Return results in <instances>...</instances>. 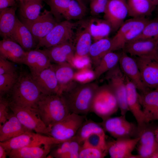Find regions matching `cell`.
<instances>
[{
    "mask_svg": "<svg viewBox=\"0 0 158 158\" xmlns=\"http://www.w3.org/2000/svg\"><path fill=\"white\" fill-rule=\"evenodd\" d=\"M71 0H48L50 11L57 20L65 13Z\"/></svg>",
    "mask_w": 158,
    "mask_h": 158,
    "instance_id": "41",
    "label": "cell"
},
{
    "mask_svg": "<svg viewBox=\"0 0 158 158\" xmlns=\"http://www.w3.org/2000/svg\"><path fill=\"white\" fill-rule=\"evenodd\" d=\"M61 141L51 136L44 135L32 131L26 132L7 141L0 142L8 155L11 150L43 143Z\"/></svg>",
    "mask_w": 158,
    "mask_h": 158,
    "instance_id": "11",
    "label": "cell"
},
{
    "mask_svg": "<svg viewBox=\"0 0 158 158\" xmlns=\"http://www.w3.org/2000/svg\"><path fill=\"white\" fill-rule=\"evenodd\" d=\"M95 79L94 71L89 68L78 70L75 72L74 77L75 82L81 84L91 83Z\"/></svg>",
    "mask_w": 158,
    "mask_h": 158,
    "instance_id": "43",
    "label": "cell"
},
{
    "mask_svg": "<svg viewBox=\"0 0 158 158\" xmlns=\"http://www.w3.org/2000/svg\"><path fill=\"white\" fill-rule=\"evenodd\" d=\"M9 100L0 96V125L4 124L8 118L10 114Z\"/></svg>",
    "mask_w": 158,
    "mask_h": 158,
    "instance_id": "46",
    "label": "cell"
},
{
    "mask_svg": "<svg viewBox=\"0 0 158 158\" xmlns=\"http://www.w3.org/2000/svg\"><path fill=\"white\" fill-rule=\"evenodd\" d=\"M91 63L88 55L80 56L75 54L69 62L75 68H76L78 70L90 68Z\"/></svg>",
    "mask_w": 158,
    "mask_h": 158,
    "instance_id": "45",
    "label": "cell"
},
{
    "mask_svg": "<svg viewBox=\"0 0 158 158\" xmlns=\"http://www.w3.org/2000/svg\"><path fill=\"white\" fill-rule=\"evenodd\" d=\"M140 138L116 139L107 142L108 152L111 158H131L132 152L137 145Z\"/></svg>",
    "mask_w": 158,
    "mask_h": 158,
    "instance_id": "19",
    "label": "cell"
},
{
    "mask_svg": "<svg viewBox=\"0 0 158 158\" xmlns=\"http://www.w3.org/2000/svg\"><path fill=\"white\" fill-rule=\"evenodd\" d=\"M143 84L148 90L158 87V60L145 57H134Z\"/></svg>",
    "mask_w": 158,
    "mask_h": 158,
    "instance_id": "16",
    "label": "cell"
},
{
    "mask_svg": "<svg viewBox=\"0 0 158 158\" xmlns=\"http://www.w3.org/2000/svg\"><path fill=\"white\" fill-rule=\"evenodd\" d=\"M149 20L146 18H132L125 20L111 39L112 51L123 49L126 44L135 40Z\"/></svg>",
    "mask_w": 158,
    "mask_h": 158,
    "instance_id": "5",
    "label": "cell"
},
{
    "mask_svg": "<svg viewBox=\"0 0 158 158\" xmlns=\"http://www.w3.org/2000/svg\"><path fill=\"white\" fill-rule=\"evenodd\" d=\"M10 39L27 51L36 48L37 43L28 28L18 18Z\"/></svg>",
    "mask_w": 158,
    "mask_h": 158,
    "instance_id": "27",
    "label": "cell"
},
{
    "mask_svg": "<svg viewBox=\"0 0 158 158\" xmlns=\"http://www.w3.org/2000/svg\"><path fill=\"white\" fill-rule=\"evenodd\" d=\"M46 52L40 49H32L26 51L23 64L28 66L31 74L39 73L49 67L52 64Z\"/></svg>",
    "mask_w": 158,
    "mask_h": 158,
    "instance_id": "23",
    "label": "cell"
},
{
    "mask_svg": "<svg viewBox=\"0 0 158 158\" xmlns=\"http://www.w3.org/2000/svg\"><path fill=\"white\" fill-rule=\"evenodd\" d=\"M9 102L16 105L35 108L43 94L31 74L22 72L16 83L9 92Z\"/></svg>",
    "mask_w": 158,
    "mask_h": 158,
    "instance_id": "1",
    "label": "cell"
},
{
    "mask_svg": "<svg viewBox=\"0 0 158 158\" xmlns=\"http://www.w3.org/2000/svg\"><path fill=\"white\" fill-rule=\"evenodd\" d=\"M37 0L39 1V2L42 3V0Z\"/></svg>",
    "mask_w": 158,
    "mask_h": 158,
    "instance_id": "57",
    "label": "cell"
},
{
    "mask_svg": "<svg viewBox=\"0 0 158 158\" xmlns=\"http://www.w3.org/2000/svg\"><path fill=\"white\" fill-rule=\"evenodd\" d=\"M31 75L43 94L59 95V86L52 64L39 73Z\"/></svg>",
    "mask_w": 158,
    "mask_h": 158,
    "instance_id": "18",
    "label": "cell"
},
{
    "mask_svg": "<svg viewBox=\"0 0 158 158\" xmlns=\"http://www.w3.org/2000/svg\"><path fill=\"white\" fill-rule=\"evenodd\" d=\"M20 3V12L23 21L34 20L41 13L42 3L37 0H27Z\"/></svg>",
    "mask_w": 158,
    "mask_h": 158,
    "instance_id": "35",
    "label": "cell"
},
{
    "mask_svg": "<svg viewBox=\"0 0 158 158\" xmlns=\"http://www.w3.org/2000/svg\"><path fill=\"white\" fill-rule=\"evenodd\" d=\"M105 78L115 94L121 115H126L129 111L127 103L126 79L118 64L106 73Z\"/></svg>",
    "mask_w": 158,
    "mask_h": 158,
    "instance_id": "9",
    "label": "cell"
},
{
    "mask_svg": "<svg viewBox=\"0 0 158 158\" xmlns=\"http://www.w3.org/2000/svg\"><path fill=\"white\" fill-rule=\"evenodd\" d=\"M71 139L59 143L53 147L47 158H67Z\"/></svg>",
    "mask_w": 158,
    "mask_h": 158,
    "instance_id": "42",
    "label": "cell"
},
{
    "mask_svg": "<svg viewBox=\"0 0 158 158\" xmlns=\"http://www.w3.org/2000/svg\"><path fill=\"white\" fill-rule=\"evenodd\" d=\"M155 10H156V13H157V18H158V5L156 6Z\"/></svg>",
    "mask_w": 158,
    "mask_h": 158,
    "instance_id": "54",
    "label": "cell"
},
{
    "mask_svg": "<svg viewBox=\"0 0 158 158\" xmlns=\"http://www.w3.org/2000/svg\"><path fill=\"white\" fill-rule=\"evenodd\" d=\"M158 38V18H157L154 19L149 20L141 33L133 40L151 39H157Z\"/></svg>",
    "mask_w": 158,
    "mask_h": 158,
    "instance_id": "38",
    "label": "cell"
},
{
    "mask_svg": "<svg viewBox=\"0 0 158 158\" xmlns=\"http://www.w3.org/2000/svg\"><path fill=\"white\" fill-rule=\"evenodd\" d=\"M13 63L0 56V75L16 72V68Z\"/></svg>",
    "mask_w": 158,
    "mask_h": 158,
    "instance_id": "48",
    "label": "cell"
},
{
    "mask_svg": "<svg viewBox=\"0 0 158 158\" xmlns=\"http://www.w3.org/2000/svg\"><path fill=\"white\" fill-rule=\"evenodd\" d=\"M52 65L58 83L59 95H62L76 82L74 80L75 68L68 62Z\"/></svg>",
    "mask_w": 158,
    "mask_h": 158,
    "instance_id": "24",
    "label": "cell"
},
{
    "mask_svg": "<svg viewBox=\"0 0 158 158\" xmlns=\"http://www.w3.org/2000/svg\"><path fill=\"white\" fill-rule=\"evenodd\" d=\"M108 153L107 152L99 149L81 146L79 158H103Z\"/></svg>",
    "mask_w": 158,
    "mask_h": 158,
    "instance_id": "44",
    "label": "cell"
},
{
    "mask_svg": "<svg viewBox=\"0 0 158 158\" xmlns=\"http://www.w3.org/2000/svg\"><path fill=\"white\" fill-rule=\"evenodd\" d=\"M19 75L16 72L0 75L1 96L10 91L17 82Z\"/></svg>",
    "mask_w": 158,
    "mask_h": 158,
    "instance_id": "40",
    "label": "cell"
},
{
    "mask_svg": "<svg viewBox=\"0 0 158 158\" xmlns=\"http://www.w3.org/2000/svg\"><path fill=\"white\" fill-rule=\"evenodd\" d=\"M156 6L158 5V0H150Z\"/></svg>",
    "mask_w": 158,
    "mask_h": 158,
    "instance_id": "53",
    "label": "cell"
},
{
    "mask_svg": "<svg viewBox=\"0 0 158 158\" xmlns=\"http://www.w3.org/2000/svg\"><path fill=\"white\" fill-rule=\"evenodd\" d=\"M108 0H91L90 7L91 13L97 15L104 13Z\"/></svg>",
    "mask_w": 158,
    "mask_h": 158,
    "instance_id": "47",
    "label": "cell"
},
{
    "mask_svg": "<svg viewBox=\"0 0 158 158\" xmlns=\"http://www.w3.org/2000/svg\"><path fill=\"white\" fill-rule=\"evenodd\" d=\"M8 154L4 147L0 145V158H6Z\"/></svg>",
    "mask_w": 158,
    "mask_h": 158,
    "instance_id": "51",
    "label": "cell"
},
{
    "mask_svg": "<svg viewBox=\"0 0 158 158\" xmlns=\"http://www.w3.org/2000/svg\"><path fill=\"white\" fill-rule=\"evenodd\" d=\"M16 0H0V10L16 6Z\"/></svg>",
    "mask_w": 158,
    "mask_h": 158,
    "instance_id": "50",
    "label": "cell"
},
{
    "mask_svg": "<svg viewBox=\"0 0 158 158\" xmlns=\"http://www.w3.org/2000/svg\"><path fill=\"white\" fill-rule=\"evenodd\" d=\"M85 118V115L71 113L50 128L49 136L61 141L71 139L75 136Z\"/></svg>",
    "mask_w": 158,
    "mask_h": 158,
    "instance_id": "8",
    "label": "cell"
},
{
    "mask_svg": "<svg viewBox=\"0 0 158 158\" xmlns=\"http://www.w3.org/2000/svg\"><path fill=\"white\" fill-rule=\"evenodd\" d=\"M78 25L67 20L58 23L44 37L39 41L36 48H45L53 47L74 38V30Z\"/></svg>",
    "mask_w": 158,
    "mask_h": 158,
    "instance_id": "6",
    "label": "cell"
},
{
    "mask_svg": "<svg viewBox=\"0 0 158 158\" xmlns=\"http://www.w3.org/2000/svg\"><path fill=\"white\" fill-rule=\"evenodd\" d=\"M100 123L90 119L85 120L82 123L73 138L81 145L90 135L95 133H105Z\"/></svg>",
    "mask_w": 158,
    "mask_h": 158,
    "instance_id": "33",
    "label": "cell"
},
{
    "mask_svg": "<svg viewBox=\"0 0 158 158\" xmlns=\"http://www.w3.org/2000/svg\"><path fill=\"white\" fill-rule=\"evenodd\" d=\"M99 86L94 83L76 82L62 95L71 113L85 115L91 112L93 100Z\"/></svg>",
    "mask_w": 158,
    "mask_h": 158,
    "instance_id": "2",
    "label": "cell"
},
{
    "mask_svg": "<svg viewBox=\"0 0 158 158\" xmlns=\"http://www.w3.org/2000/svg\"><path fill=\"white\" fill-rule=\"evenodd\" d=\"M139 99L147 122L158 120V87L139 94Z\"/></svg>",
    "mask_w": 158,
    "mask_h": 158,
    "instance_id": "22",
    "label": "cell"
},
{
    "mask_svg": "<svg viewBox=\"0 0 158 158\" xmlns=\"http://www.w3.org/2000/svg\"><path fill=\"white\" fill-rule=\"evenodd\" d=\"M57 21L50 11L45 9L35 20L22 22L29 29L38 44L58 23Z\"/></svg>",
    "mask_w": 158,
    "mask_h": 158,
    "instance_id": "13",
    "label": "cell"
},
{
    "mask_svg": "<svg viewBox=\"0 0 158 158\" xmlns=\"http://www.w3.org/2000/svg\"><path fill=\"white\" fill-rule=\"evenodd\" d=\"M128 16L133 18H146L155 10L156 6L150 0H127Z\"/></svg>",
    "mask_w": 158,
    "mask_h": 158,
    "instance_id": "31",
    "label": "cell"
},
{
    "mask_svg": "<svg viewBox=\"0 0 158 158\" xmlns=\"http://www.w3.org/2000/svg\"><path fill=\"white\" fill-rule=\"evenodd\" d=\"M123 50L131 56L158 60L157 39L133 40L126 44Z\"/></svg>",
    "mask_w": 158,
    "mask_h": 158,
    "instance_id": "12",
    "label": "cell"
},
{
    "mask_svg": "<svg viewBox=\"0 0 158 158\" xmlns=\"http://www.w3.org/2000/svg\"><path fill=\"white\" fill-rule=\"evenodd\" d=\"M118 65L125 76L135 85L138 90L141 93L149 90L143 84L138 66L134 58L123 51L120 54Z\"/></svg>",
    "mask_w": 158,
    "mask_h": 158,
    "instance_id": "17",
    "label": "cell"
},
{
    "mask_svg": "<svg viewBox=\"0 0 158 158\" xmlns=\"http://www.w3.org/2000/svg\"><path fill=\"white\" fill-rule=\"evenodd\" d=\"M126 79L127 105L129 111L131 112L136 120L138 128H140L148 123L140 102L138 90L130 80L126 77Z\"/></svg>",
    "mask_w": 158,
    "mask_h": 158,
    "instance_id": "21",
    "label": "cell"
},
{
    "mask_svg": "<svg viewBox=\"0 0 158 158\" xmlns=\"http://www.w3.org/2000/svg\"><path fill=\"white\" fill-rule=\"evenodd\" d=\"M26 51L17 42L10 38L0 41V56L13 63H23Z\"/></svg>",
    "mask_w": 158,
    "mask_h": 158,
    "instance_id": "26",
    "label": "cell"
},
{
    "mask_svg": "<svg viewBox=\"0 0 158 158\" xmlns=\"http://www.w3.org/2000/svg\"><path fill=\"white\" fill-rule=\"evenodd\" d=\"M9 106L11 111L26 128L49 136L50 128L45 125L35 108L17 106L10 102Z\"/></svg>",
    "mask_w": 158,
    "mask_h": 158,
    "instance_id": "7",
    "label": "cell"
},
{
    "mask_svg": "<svg viewBox=\"0 0 158 158\" xmlns=\"http://www.w3.org/2000/svg\"><path fill=\"white\" fill-rule=\"evenodd\" d=\"M104 19L110 25L112 30H117L128 16L127 0H108Z\"/></svg>",
    "mask_w": 158,
    "mask_h": 158,
    "instance_id": "15",
    "label": "cell"
},
{
    "mask_svg": "<svg viewBox=\"0 0 158 158\" xmlns=\"http://www.w3.org/2000/svg\"><path fill=\"white\" fill-rule=\"evenodd\" d=\"M51 62L55 64L69 63L75 54V47L72 41H68L59 45L45 48Z\"/></svg>",
    "mask_w": 158,
    "mask_h": 158,
    "instance_id": "25",
    "label": "cell"
},
{
    "mask_svg": "<svg viewBox=\"0 0 158 158\" xmlns=\"http://www.w3.org/2000/svg\"><path fill=\"white\" fill-rule=\"evenodd\" d=\"M118 109L116 96L109 86L107 84L99 86L93 100L91 112L103 120L110 117Z\"/></svg>",
    "mask_w": 158,
    "mask_h": 158,
    "instance_id": "4",
    "label": "cell"
},
{
    "mask_svg": "<svg viewBox=\"0 0 158 158\" xmlns=\"http://www.w3.org/2000/svg\"><path fill=\"white\" fill-rule=\"evenodd\" d=\"M35 108L45 125L50 128L71 113L62 95L43 94Z\"/></svg>",
    "mask_w": 158,
    "mask_h": 158,
    "instance_id": "3",
    "label": "cell"
},
{
    "mask_svg": "<svg viewBox=\"0 0 158 158\" xmlns=\"http://www.w3.org/2000/svg\"><path fill=\"white\" fill-rule=\"evenodd\" d=\"M120 56V54L114 51H110L106 54L95 67L94 72L96 79L118 65Z\"/></svg>",
    "mask_w": 158,
    "mask_h": 158,
    "instance_id": "36",
    "label": "cell"
},
{
    "mask_svg": "<svg viewBox=\"0 0 158 158\" xmlns=\"http://www.w3.org/2000/svg\"><path fill=\"white\" fill-rule=\"evenodd\" d=\"M92 38L95 42L108 37L112 30L110 24L106 20L93 18L87 21Z\"/></svg>",
    "mask_w": 158,
    "mask_h": 158,
    "instance_id": "34",
    "label": "cell"
},
{
    "mask_svg": "<svg viewBox=\"0 0 158 158\" xmlns=\"http://www.w3.org/2000/svg\"><path fill=\"white\" fill-rule=\"evenodd\" d=\"M155 127L148 123L138 128V137L140 138L137 150L141 158H150L158 147L155 136Z\"/></svg>",
    "mask_w": 158,
    "mask_h": 158,
    "instance_id": "14",
    "label": "cell"
},
{
    "mask_svg": "<svg viewBox=\"0 0 158 158\" xmlns=\"http://www.w3.org/2000/svg\"><path fill=\"white\" fill-rule=\"evenodd\" d=\"M16 0L17 1H19L20 2H23V1H25L27 0Z\"/></svg>",
    "mask_w": 158,
    "mask_h": 158,
    "instance_id": "55",
    "label": "cell"
},
{
    "mask_svg": "<svg viewBox=\"0 0 158 158\" xmlns=\"http://www.w3.org/2000/svg\"><path fill=\"white\" fill-rule=\"evenodd\" d=\"M150 158H158V147L152 155Z\"/></svg>",
    "mask_w": 158,
    "mask_h": 158,
    "instance_id": "52",
    "label": "cell"
},
{
    "mask_svg": "<svg viewBox=\"0 0 158 158\" xmlns=\"http://www.w3.org/2000/svg\"><path fill=\"white\" fill-rule=\"evenodd\" d=\"M83 0L85 1L86 0Z\"/></svg>",
    "mask_w": 158,
    "mask_h": 158,
    "instance_id": "59",
    "label": "cell"
},
{
    "mask_svg": "<svg viewBox=\"0 0 158 158\" xmlns=\"http://www.w3.org/2000/svg\"><path fill=\"white\" fill-rule=\"evenodd\" d=\"M29 131H32L23 126L13 113L6 122L0 125V142L7 141Z\"/></svg>",
    "mask_w": 158,
    "mask_h": 158,
    "instance_id": "29",
    "label": "cell"
},
{
    "mask_svg": "<svg viewBox=\"0 0 158 158\" xmlns=\"http://www.w3.org/2000/svg\"><path fill=\"white\" fill-rule=\"evenodd\" d=\"M157 45H158V38L157 39Z\"/></svg>",
    "mask_w": 158,
    "mask_h": 158,
    "instance_id": "58",
    "label": "cell"
},
{
    "mask_svg": "<svg viewBox=\"0 0 158 158\" xmlns=\"http://www.w3.org/2000/svg\"><path fill=\"white\" fill-rule=\"evenodd\" d=\"M74 37L75 55L80 56H88L92 44V37L87 21L81 24Z\"/></svg>",
    "mask_w": 158,
    "mask_h": 158,
    "instance_id": "28",
    "label": "cell"
},
{
    "mask_svg": "<svg viewBox=\"0 0 158 158\" xmlns=\"http://www.w3.org/2000/svg\"><path fill=\"white\" fill-rule=\"evenodd\" d=\"M87 8L83 0H71L68 8L63 17L66 20H80L85 15Z\"/></svg>",
    "mask_w": 158,
    "mask_h": 158,
    "instance_id": "37",
    "label": "cell"
},
{
    "mask_svg": "<svg viewBox=\"0 0 158 158\" xmlns=\"http://www.w3.org/2000/svg\"><path fill=\"white\" fill-rule=\"evenodd\" d=\"M126 116L109 117L100 123L105 131L116 139L138 137V126L128 121Z\"/></svg>",
    "mask_w": 158,
    "mask_h": 158,
    "instance_id": "10",
    "label": "cell"
},
{
    "mask_svg": "<svg viewBox=\"0 0 158 158\" xmlns=\"http://www.w3.org/2000/svg\"><path fill=\"white\" fill-rule=\"evenodd\" d=\"M16 9L15 6L0 10V34L3 39H10L17 18Z\"/></svg>",
    "mask_w": 158,
    "mask_h": 158,
    "instance_id": "30",
    "label": "cell"
},
{
    "mask_svg": "<svg viewBox=\"0 0 158 158\" xmlns=\"http://www.w3.org/2000/svg\"><path fill=\"white\" fill-rule=\"evenodd\" d=\"M82 145L73 138L71 139L70 149L67 158H79V154Z\"/></svg>",
    "mask_w": 158,
    "mask_h": 158,
    "instance_id": "49",
    "label": "cell"
},
{
    "mask_svg": "<svg viewBox=\"0 0 158 158\" xmlns=\"http://www.w3.org/2000/svg\"><path fill=\"white\" fill-rule=\"evenodd\" d=\"M112 51L111 39L103 38L94 42L90 47L88 55L92 63L95 67L103 56Z\"/></svg>",
    "mask_w": 158,
    "mask_h": 158,
    "instance_id": "32",
    "label": "cell"
},
{
    "mask_svg": "<svg viewBox=\"0 0 158 158\" xmlns=\"http://www.w3.org/2000/svg\"><path fill=\"white\" fill-rule=\"evenodd\" d=\"M155 131L158 133V127L156 128L155 130Z\"/></svg>",
    "mask_w": 158,
    "mask_h": 158,
    "instance_id": "56",
    "label": "cell"
},
{
    "mask_svg": "<svg viewBox=\"0 0 158 158\" xmlns=\"http://www.w3.org/2000/svg\"><path fill=\"white\" fill-rule=\"evenodd\" d=\"M63 141L44 143L12 150L8 156L10 158H47L53 147Z\"/></svg>",
    "mask_w": 158,
    "mask_h": 158,
    "instance_id": "20",
    "label": "cell"
},
{
    "mask_svg": "<svg viewBox=\"0 0 158 158\" xmlns=\"http://www.w3.org/2000/svg\"><path fill=\"white\" fill-rule=\"evenodd\" d=\"M82 146L97 148L108 152L105 133H95L90 135L85 140Z\"/></svg>",
    "mask_w": 158,
    "mask_h": 158,
    "instance_id": "39",
    "label": "cell"
}]
</instances>
